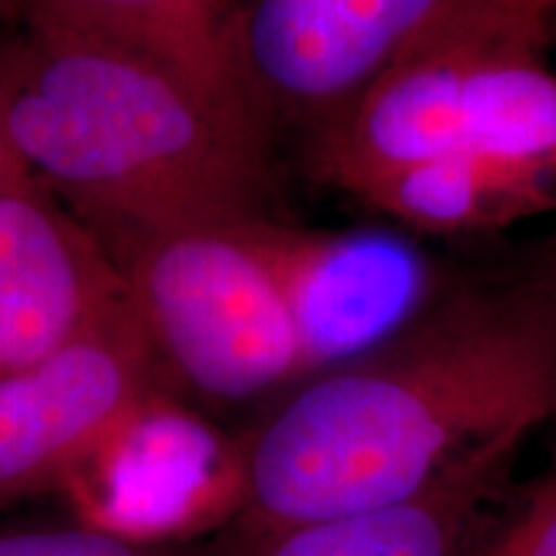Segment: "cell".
<instances>
[{"instance_id": "obj_8", "label": "cell", "mask_w": 556, "mask_h": 556, "mask_svg": "<svg viewBox=\"0 0 556 556\" xmlns=\"http://www.w3.org/2000/svg\"><path fill=\"white\" fill-rule=\"evenodd\" d=\"M242 229L287 296L304 377L400 336L443 294L435 263L402 235L323 232L266 217Z\"/></svg>"}, {"instance_id": "obj_4", "label": "cell", "mask_w": 556, "mask_h": 556, "mask_svg": "<svg viewBox=\"0 0 556 556\" xmlns=\"http://www.w3.org/2000/svg\"><path fill=\"white\" fill-rule=\"evenodd\" d=\"M109 253L157 368L180 384L245 402L304 377L287 296L242 222L150 235Z\"/></svg>"}, {"instance_id": "obj_19", "label": "cell", "mask_w": 556, "mask_h": 556, "mask_svg": "<svg viewBox=\"0 0 556 556\" xmlns=\"http://www.w3.org/2000/svg\"><path fill=\"white\" fill-rule=\"evenodd\" d=\"M552 34L556 37V26H552V29H548V39H552Z\"/></svg>"}, {"instance_id": "obj_16", "label": "cell", "mask_w": 556, "mask_h": 556, "mask_svg": "<svg viewBox=\"0 0 556 556\" xmlns=\"http://www.w3.org/2000/svg\"><path fill=\"white\" fill-rule=\"evenodd\" d=\"M24 168L16 152L11 148L9 131H5V119H3V101H0V189H3L9 180L16 176V173Z\"/></svg>"}, {"instance_id": "obj_13", "label": "cell", "mask_w": 556, "mask_h": 556, "mask_svg": "<svg viewBox=\"0 0 556 556\" xmlns=\"http://www.w3.org/2000/svg\"><path fill=\"white\" fill-rule=\"evenodd\" d=\"M0 556H176L168 546H148L86 523L70 528L0 531Z\"/></svg>"}, {"instance_id": "obj_1", "label": "cell", "mask_w": 556, "mask_h": 556, "mask_svg": "<svg viewBox=\"0 0 556 556\" xmlns=\"http://www.w3.org/2000/svg\"><path fill=\"white\" fill-rule=\"evenodd\" d=\"M556 422L541 291H443L400 336L296 379L242 435L255 541L415 497L507 435Z\"/></svg>"}, {"instance_id": "obj_18", "label": "cell", "mask_w": 556, "mask_h": 556, "mask_svg": "<svg viewBox=\"0 0 556 556\" xmlns=\"http://www.w3.org/2000/svg\"><path fill=\"white\" fill-rule=\"evenodd\" d=\"M0 13H13V0H0Z\"/></svg>"}, {"instance_id": "obj_7", "label": "cell", "mask_w": 556, "mask_h": 556, "mask_svg": "<svg viewBox=\"0 0 556 556\" xmlns=\"http://www.w3.org/2000/svg\"><path fill=\"white\" fill-rule=\"evenodd\" d=\"M62 492L80 523L168 546L240 516L242 438L225 435L157 392L70 475Z\"/></svg>"}, {"instance_id": "obj_10", "label": "cell", "mask_w": 556, "mask_h": 556, "mask_svg": "<svg viewBox=\"0 0 556 556\" xmlns=\"http://www.w3.org/2000/svg\"><path fill=\"white\" fill-rule=\"evenodd\" d=\"M21 24L111 41L163 62L266 144L268 116L242 65V0H13Z\"/></svg>"}, {"instance_id": "obj_14", "label": "cell", "mask_w": 556, "mask_h": 556, "mask_svg": "<svg viewBox=\"0 0 556 556\" xmlns=\"http://www.w3.org/2000/svg\"><path fill=\"white\" fill-rule=\"evenodd\" d=\"M482 556H556V443L516 516L505 520Z\"/></svg>"}, {"instance_id": "obj_15", "label": "cell", "mask_w": 556, "mask_h": 556, "mask_svg": "<svg viewBox=\"0 0 556 556\" xmlns=\"http://www.w3.org/2000/svg\"><path fill=\"white\" fill-rule=\"evenodd\" d=\"M556 21V0H477L464 24L451 34L500 39L544 50Z\"/></svg>"}, {"instance_id": "obj_5", "label": "cell", "mask_w": 556, "mask_h": 556, "mask_svg": "<svg viewBox=\"0 0 556 556\" xmlns=\"http://www.w3.org/2000/svg\"><path fill=\"white\" fill-rule=\"evenodd\" d=\"M129 294L50 358L0 377V510L62 490L155 389Z\"/></svg>"}, {"instance_id": "obj_6", "label": "cell", "mask_w": 556, "mask_h": 556, "mask_svg": "<svg viewBox=\"0 0 556 556\" xmlns=\"http://www.w3.org/2000/svg\"><path fill=\"white\" fill-rule=\"evenodd\" d=\"M477 0H242V65L261 109L323 124L387 67L458 29Z\"/></svg>"}, {"instance_id": "obj_3", "label": "cell", "mask_w": 556, "mask_h": 556, "mask_svg": "<svg viewBox=\"0 0 556 556\" xmlns=\"http://www.w3.org/2000/svg\"><path fill=\"white\" fill-rule=\"evenodd\" d=\"M467 155L556 176V73L544 50L446 34L317 124L312 163L336 189L415 160Z\"/></svg>"}, {"instance_id": "obj_11", "label": "cell", "mask_w": 556, "mask_h": 556, "mask_svg": "<svg viewBox=\"0 0 556 556\" xmlns=\"http://www.w3.org/2000/svg\"><path fill=\"white\" fill-rule=\"evenodd\" d=\"M526 441L500 438L402 503L270 533L250 556H471Z\"/></svg>"}, {"instance_id": "obj_17", "label": "cell", "mask_w": 556, "mask_h": 556, "mask_svg": "<svg viewBox=\"0 0 556 556\" xmlns=\"http://www.w3.org/2000/svg\"><path fill=\"white\" fill-rule=\"evenodd\" d=\"M541 294L546 296V302L552 304L554 312H556V255H554V263H552V270H548V281L546 287L541 289Z\"/></svg>"}, {"instance_id": "obj_12", "label": "cell", "mask_w": 556, "mask_h": 556, "mask_svg": "<svg viewBox=\"0 0 556 556\" xmlns=\"http://www.w3.org/2000/svg\"><path fill=\"white\" fill-rule=\"evenodd\" d=\"M417 232H492L556 212V176L505 160L446 155L353 178L343 189Z\"/></svg>"}, {"instance_id": "obj_9", "label": "cell", "mask_w": 556, "mask_h": 556, "mask_svg": "<svg viewBox=\"0 0 556 556\" xmlns=\"http://www.w3.org/2000/svg\"><path fill=\"white\" fill-rule=\"evenodd\" d=\"M124 296L99 235L21 168L0 189V377L50 358Z\"/></svg>"}, {"instance_id": "obj_2", "label": "cell", "mask_w": 556, "mask_h": 556, "mask_svg": "<svg viewBox=\"0 0 556 556\" xmlns=\"http://www.w3.org/2000/svg\"><path fill=\"white\" fill-rule=\"evenodd\" d=\"M0 101L21 165L106 250L263 217L266 144L163 62L21 24L0 47Z\"/></svg>"}]
</instances>
